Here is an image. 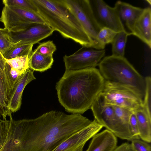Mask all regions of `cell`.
<instances>
[{
	"label": "cell",
	"instance_id": "obj_1",
	"mask_svg": "<svg viewBox=\"0 0 151 151\" xmlns=\"http://www.w3.org/2000/svg\"><path fill=\"white\" fill-rule=\"evenodd\" d=\"M91 122L81 114L56 111L34 119L14 121L7 133L6 151H52Z\"/></svg>",
	"mask_w": 151,
	"mask_h": 151
},
{
	"label": "cell",
	"instance_id": "obj_2",
	"mask_svg": "<svg viewBox=\"0 0 151 151\" xmlns=\"http://www.w3.org/2000/svg\"><path fill=\"white\" fill-rule=\"evenodd\" d=\"M104 83L99 69L92 68L64 73L55 88L58 101L65 110L81 114L91 109Z\"/></svg>",
	"mask_w": 151,
	"mask_h": 151
},
{
	"label": "cell",
	"instance_id": "obj_3",
	"mask_svg": "<svg viewBox=\"0 0 151 151\" xmlns=\"http://www.w3.org/2000/svg\"><path fill=\"white\" fill-rule=\"evenodd\" d=\"M45 23L63 37L83 47L94 48V43L74 15L60 0H32Z\"/></svg>",
	"mask_w": 151,
	"mask_h": 151
},
{
	"label": "cell",
	"instance_id": "obj_4",
	"mask_svg": "<svg viewBox=\"0 0 151 151\" xmlns=\"http://www.w3.org/2000/svg\"><path fill=\"white\" fill-rule=\"evenodd\" d=\"M98 65L105 81L128 88L143 99L146 88L145 78L124 57L107 56Z\"/></svg>",
	"mask_w": 151,
	"mask_h": 151
},
{
	"label": "cell",
	"instance_id": "obj_5",
	"mask_svg": "<svg viewBox=\"0 0 151 151\" xmlns=\"http://www.w3.org/2000/svg\"><path fill=\"white\" fill-rule=\"evenodd\" d=\"M91 109L94 119L116 137L128 141L134 139L126 131L117 118L113 106L106 103L101 92L95 100Z\"/></svg>",
	"mask_w": 151,
	"mask_h": 151
},
{
	"label": "cell",
	"instance_id": "obj_6",
	"mask_svg": "<svg viewBox=\"0 0 151 151\" xmlns=\"http://www.w3.org/2000/svg\"><path fill=\"white\" fill-rule=\"evenodd\" d=\"M76 17L94 43V49L99 50L96 37L101 28L94 16L89 0H60Z\"/></svg>",
	"mask_w": 151,
	"mask_h": 151
},
{
	"label": "cell",
	"instance_id": "obj_7",
	"mask_svg": "<svg viewBox=\"0 0 151 151\" xmlns=\"http://www.w3.org/2000/svg\"><path fill=\"white\" fill-rule=\"evenodd\" d=\"M0 20L5 28L13 32L21 31L32 23L46 24L38 13L14 6H4Z\"/></svg>",
	"mask_w": 151,
	"mask_h": 151
},
{
	"label": "cell",
	"instance_id": "obj_8",
	"mask_svg": "<svg viewBox=\"0 0 151 151\" xmlns=\"http://www.w3.org/2000/svg\"><path fill=\"white\" fill-rule=\"evenodd\" d=\"M107 104L135 110L143 107V100L127 87L105 81L101 92Z\"/></svg>",
	"mask_w": 151,
	"mask_h": 151
},
{
	"label": "cell",
	"instance_id": "obj_9",
	"mask_svg": "<svg viewBox=\"0 0 151 151\" xmlns=\"http://www.w3.org/2000/svg\"><path fill=\"white\" fill-rule=\"evenodd\" d=\"M83 47L73 54L63 57L65 71H70L95 68L98 65L106 53L105 49H88Z\"/></svg>",
	"mask_w": 151,
	"mask_h": 151
},
{
	"label": "cell",
	"instance_id": "obj_10",
	"mask_svg": "<svg viewBox=\"0 0 151 151\" xmlns=\"http://www.w3.org/2000/svg\"><path fill=\"white\" fill-rule=\"evenodd\" d=\"M96 19L101 29L106 27L118 33L126 30L115 8L103 0H90Z\"/></svg>",
	"mask_w": 151,
	"mask_h": 151
},
{
	"label": "cell",
	"instance_id": "obj_11",
	"mask_svg": "<svg viewBox=\"0 0 151 151\" xmlns=\"http://www.w3.org/2000/svg\"><path fill=\"white\" fill-rule=\"evenodd\" d=\"M54 31L46 24L32 23L21 31L9 34L14 43L34 45L50 36Z\"/></svg>",
	"mask_w": 151,
	"mask_h": 151
},
{
	"label": "cell",
	"instance_id": "obj_12",
	"mask_svg": "<svg viewBox=\"0 0 151 151\" xmlns=\"http://www.w3.org/2000/svg\"><path fill=\"white\" fill-rule=\"evenodd\" d=\"M103 127L94 119L88 125L71 135L52 151H73L85 144Z\"/></svg>",
	"mask_w": 151,
	"mask_h": 151
},
{
	"label": "cell",
	"instance_id": "obj_13",
	"mask_svg": "<svg viewBox=\"0 0 151 151\" xmlns=\"http://www.w3.org/2000/svg\"><path fill=\"white\" fill-rule=\"evenodd\" d=\"M34 71L29 69L22 74L16 83L12 91L7 105L8 109L14 113L18 110L22 104V95L26 86L36 79Z\"/></svg>",
	"mask_w": 151,
	"mask_h": 151
},
{
	"label": "cell",
	"instance_id": "obj_14",
	"mask_svg": "<svg viewBox=\"0 0 151 151\" xmlns=\"http://www.w3.org/2000/svg\"><path fill=\"white\" fill-rule=\"evenodd\" d=\"M114 7L123 25L124 24L125 25L131 34L135 23L144 9L133 6L120 1H116Z\"/></svg>",
	"mask_w": 151,
	"mask_h": 151
},
{
	"label": "cell",
	"instance_id": "obj_15",
	"mask_svg": "<svg viewBox=\"0 0 151 151\" xmlns=\"http://www.w3.org/2000/svg\"><path fill=\"white\" fill-rule=\"evenodd\" d=\"M131 35L136 36L151 48V9L150 7L144 8L137 21Z\"/></svg>",
	"mask_w": 151,
	"mask_h": 151
},
{
	"label": "cell",
	"instance_id": "obj_16",
	"mask_svg": "<svg viewBox=\"0 0 151 151\" xmlns=\"http://www.w3.org/2000/svg\"><path fill=\"white\" fill-rule=\"evenodd\" d=\"M117 142L116 137L106 129L93 136L85 151H113Z\"/></svg>",
	"mask_w": 151,
	"mask_h": 151
},
{
	"label": "cell",
	"instance_id": "obj_17",
	"mask_svg": "<svg viewBox=\"0 0 151 151\" xmlns=\"http://www.w3.org/2000/svg\"><path fill=\"white\" fill-rule=\"evenodd\" d=\"M136 116L139 132V137L148 143L151 142V115L143 107L134 111Z\"/></svg>",
	"mask_w": 151,
	"mask_h": 151
},
{
	"label": "cell",
	"instance_id": "obj_18",
	"mask_svg": "<svg viewBox=\"0 0 151 151\" xmlns=\"http://www.w3.org/2000/svg\"><path fill=\"white\" fill-rule=\"evenodd\" d=\"M53 62V55H45L33 51L29 57V68L33 71L42 72L50 68Z\"/></svg>",
	"mask_w": 151,
	"mask_h": 151
},
{
	"label": "cell",
	"instance_id": "obj_19",
	"mask_svg": "<svg viewBox=\"0 0 151 151\" xmlns=\"http://www.w3.org/2000/svg\"><path fill=\"white\" fill-rule=\"evenodd\" d=\"M11 93L4 71L0 68V107L3 111V119L7 115V105Z\"/></svg>",
	"mask_w": 151,
	"mask_h": 151
},
{
	"label": "cell",
	"instance_id": "obj_20",
	"mask_svg": "<svg viewBox=\"0 0 151 151\" xmlns=\"http://www.w3.org/2000/svg\"><path fill=\"white\" fill-rule=\"evenodd\" d=\"M33 45L22 43L19 42L14 43L2 55L4 58L7 59L24 55L30 56L33 52Z\"/></svg>",
	"mask_w": 151,
	"mask_h": 151
},
{
	"label": "cell",
	"instance_id": "obj_21",
	"mask_svg": "<svg viewBox=\"0 0 151 151\" xmlns=\"http://www.w3.org/2000/svg\"><path fill=\"white\" fill-rule=\"evenodd\" d=\"M131 35L129 32L126 30L119 32L114 38L112 44V55L124 57L125 48L128 36Z\"/></svg>",
	"mask_w": 151,
	"mask_h": 151
},
{
	"label": "cell",
	"instance_id": "obj_22",
	"mask_svg": "<svg viewBox=\"0 0 151 151\" xmlns=\"http://www.w3.org/2000/svg\"><path fill=\"white\" fill-rule=\"evenodd\" d=\"M113 106L115 114L119 121L126 131L133 137L129 126L130 118L133 111L119 106Z\"/></svg>",
	"mask_w": 151,
	"mask_h": 151
},
{
	"label": "cell",
	"instance_id": "obj_23",
	"mask_svg": "<svg viewBox=\"0 0 151 151\" xmlns=\"http://www.w3.org/2000/svg\"><path fill=\"white\" fill-rule=\"evenodd\" d=\"M29 55L17 57L10 59H5V61L13 69L22 74L30 69Z\"/></svg>",
	"mask_w": 151,
	"mask_h": 151
},
{
	"label": "cell",
	"instance_id": "obj_24",
	"mask_svg": "<svg viewBox=\"0 0 151 151\" xmlns=\"http://www.w3.org/2000/svg\"><path fill=\"white\" fill-rule=\"evenodd\" d=\"M117 32L106 27L102 28L96 37L99 50L104 49L107 44L111 43Z\"/></svg>",
	"mask_w": 151,
	"mask_h": 151
},
{
	"label": "cell",
	"instance_id": "obj_25",
	"mask_svg": "<svg viewBox=\"0 0 151 151\" xmlns=\"http://www.w3.org/2000/svg\"><path fill=\"white\" fill-rule=\"evenodd\" d=\"M4 71L12 92L16 83L22 74L18 71L12 68L6 63Z\"/></svg>",
	"mask_w": 151,
	"mask_h": 151
},
{
	"label": "cell",
	"instance_id": "obj_26",
	"mask_svg": "<svg viewBox=\"0 0 151 151\" xmlns=\"http://www.w3.org/2000/svg\"><path fill=\"white\" fill-rule=\"evenodd\" d=\"M2 2L4 6H18L37 13V9L32 0H3Z\"/></svg>",
	"mask_w": 151,
	"mask_h": 151
},
{
	"label": "cell",
	"instance_id": "obj_27",
	"mask_svg": "<svg viewBox=\"0 0 151 151\" xmlns=\"http://www.w3.org/2000/svg\"><path fill=\"white\" fill-rule=\"evenodd\" d=\"M14 43L9 32L6 28H0V51L3 54Z\"/></svg>",
	"mask_w": 151,
	"mask_h": 151
},
{
	"label": "cell",
	"instance_id": "obj_28",
	"mask_svg": "<svg viewBox=\"0 0 151 151\" xmlns=\"http://www.w3.org/2000/svg\"><path fill=\"white\" fill-rule=\"evenodd\" d=\"M56 49V46L53 41L49 40L40 43L34 51L45 55H53Z\"/></svg>",
	"mask_w": 151,
	"mask_h": 151
},
{
	"label": "cell",
	"instance_id": "obj_29",
	"mask_svg": "<svg viewBox=\"0 0 151 151\" xmlns=\"http://www.w3.org/2000/svg\"><path fill=\"white\" fill-rule=\"evenodd\" d=\"M146 88L145 94L143 99V108L151 114V79L149 76L145 78Z\"/></svg>",
	"mask_w": 151,
	"mask_h": 151
},
{
	"label": "cell",
	"instance_id": "obj_30",
	"mask_svg": "<svg viewBox=\"0 0 151 151\" xmlns=\"http://www.w3.org/2000/svg\"><path fill=\"white\" fill-rule=\"evenodd\" d=\"M130 144L134 151H151L150 145L139 139L132 140Z\"/></svg>",
	"mask_w": 151,
	"mask_h": 151
},
{
	"label": "cell",
	"instance_id": "obj_31",
	"mask_svg": "<svg viewBox=\"0 0 151 151\" xmlns=\"http://www.w3.org/2000/svg\"><path fill=\"white\" fill-rule=\"evenodd\" d=\"M129 126L134 139H140L137 120L134 111L130 118Z\"/></svg>",
	"mask_w": 151,
	"mask_h": 151
},
{
	"label": "cell",
	"instance_id": "obj_32",
	"mask_svg": "<svg viewBox=\"0 0 151 151\" xmlns=\"http://www.w3.org/2000/svg\"><path fill=\"white\" fill-rule=\"evenodd\" d=\"M8 120L0 118V150L4 145L6 140L7 129Z\"/></svg>",
	"mask_w": 151,
	"mask_h": 151
},
{
	"label": "cell",
	"instance_id": "obj_33",
	"mask_svg": "<svg viewBox=\"0 0 151 151\" xmlns=\"http://www.w3.org/2000/svg\"><path fill=\"white\" fill-rule=\"evenodd\" d=\"M113 151H134L130 144L124 142L116 147Z\"/></svg>",
	"mask_w": 151,
	"mask_h": 151
},
{
	"label": "cell",
	"instance_id": "obj_34",
	"mask_svg": "<svg viewBox=\"0 0 151 151\" xmlns=\"http://www.w3.org/2000/svg\"><path fill=\"white\" fill-rule=\"evenodd\" d=\"M6 62L2 53L0 51V68L4 70Z\"/></svg>",
	"mask_w": 151,
	"mask_h": 151
},
{
	"label": "cell",
	"instance_id": "obj_35",
	"mask_svg": "<svg viewBox=\"0 0 151 151\" xmlns=\"http://www.w3.org/2000/svg\"><path fill=\"white\" fill-rule=\"evenodd\" d=\"M85 144H83L78 146L73 151H83V148Z\"/></svg>",
	"mask_w": 151,
	"mask_h": 151
},
{
	"label": "cell",
	"instance_id": "obj_36",
	"mask_svg": "<svg viewBox=\"0 0 151 151\" xmlns=\"http://www.w3.org/2000/svg\"><path fill=\"white\" fill-rule=\"evenodd\" d=\"M1 116H3V113L0 107V118Z\"/></svg>",
	"mask_w": 151,
	"mask_h": 151
},
{
	"label": "cell",
	"instance_id": "obj_37",
	"mask_svg": "<svg viewBox=\"0 0 151 151\" xmlns=\"http://www.w3.org/2000/svg\"><path fill=\"white\" fill-rule=\"evenodd\" d=\"M150 1V0H147V1H148V3L150 4V5H151V1L149 2V1Z\"/></svg>",
	"mask_w": 151,
	"mask_h": 151
},
{
	"label": "cell",
	"instance_id": "obj_38",
	"mask_svg": "<svg viewBox=\"0 0 151 151\" xmlns=\"http://www.w3.org/2000/svg\"></svg>",
	"mask_w": 151,
	"mask_h": 151
}]
</instances>
